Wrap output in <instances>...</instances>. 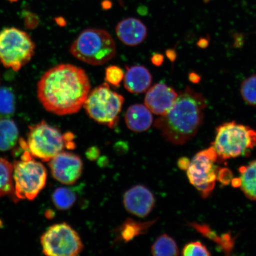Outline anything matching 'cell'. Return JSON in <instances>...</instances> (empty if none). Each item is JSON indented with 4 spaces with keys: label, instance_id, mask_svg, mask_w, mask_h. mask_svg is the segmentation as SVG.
Returning <instances> with one entry per match:
<instances>
[{
    "label": "cell",
    "instance_id": "6da1fadb",
    "mask_svg": "<svg viewBox=\"0 0 256 256\" xmlns=\"http://www.w3.org/2000/svg\"><path fill=\"white\" fill-rule=\"evenodd\" d=\"M88 76L79 67L62 64L48 71L38 84V98L48 112L59 116L78 113L90 92Z\"/></svg>",
    "mask_w": 256,
    "mask_h": 256
},
{
    "label": "cell",
    "instance_id": "7a4b0ae2",
    "mask_svg": "<svg viewBox=\"0 0 256 256\" xmlns=\"http://www.w3.org/2000/svg\"><path fill=\"white\" fill-rule=\"evenodd\" d=\"M207 101L202 94L188 87L178 94L172 107L155 122L167 142L183 146L196 136L203 124Z\"/></svg>",
    "mask_w": 256,
    "mask_h": 256
},
{
    "label": "cell",
    "instance_id": "3957f363",
    "mask_svg": "<svg viewBox=\"0 0 256 256\" xmlns=\"http://www.w3.org/2000/svg\"><path fill=\"white\" fill-rule=\"evenodd\" d=\"M72 55L94 66H103L116 55V46L107 31L88 28L79 35L71 47Z\"/></svg>",
    "mask_w": 256,
    "mask_h": 256
},
{
    "label": "cell",
    "instance_id": "277c9868",
    "mask_svg": "<svg viewBox=\"0 0 256 256\" xmlns=\"http://www.w3.org/2000/svg\"><path fill=\"white\" fill-rule=\"evenodd\" d=\"M212 146L218 162L247 156L256 146V131L235 122L223 124L216 128Z\"/></svg>",
    "mask_w": 256,
    "mask_h": 256
},
{
    "label": "cell",
    "instance_id": "5b68a950",
    "mask_svg": "<svg viewBox=\"0 0 256 256\" xmlns=\"http://www.w3.org/2000/svg\"><path fill=\"white\" fill-rule=\"evenodd\" d=\"M74 140L73 134H62L60 130L43 121L30 127L28 149L32 156L48 162L65 148L74 149L76 144Z\"/></svg>",
    "mask_w": 256,
    "mask_h": 256
},
{
    "label": "cell",
    "instance_id": "8992f818",
    "mask_svg": "<svg viewBox=\"0 0 256 256\" xmlns=\"http://www.w3.org/2000/svg\"><path fill=\"white\" fill-rule=\"evenodd\" d=\"M124 102L123 96L112 91L105 82L90 92L83 107L91 119L112 129L119 123Z\"/></svg>",
    "mask_w": 256,
    "mask_h": 256
},
{
    "label": "cell",
    "instance_id": "52a82bcc",
    "mask_svg": "<svg viewBox=\"0 0 256 256\" xmlns=\"http://www.w3.org/2000/svg\"><path fill=\"white\" fill-rule=\"evenodd\" d=\"M25 150L21 160L14 166L15 196L18 200H34L46 184V168Z\"/></svg>",
    "mask_w": 256,
    "mask_h": 256
},
{
    "label": "cell",
    "instance_id": "ba28073f",
    "mask_svg": "<svg viewBox=\"0 0 256 256\" xmlns=\"http://www.w3.org/2000/svg\"><path fill=\"white\" fill-rule=\"evenodd\" d=\"M35 44L24 31L8 28L0 33V60L6 68L18 72L30 62Z\"/></svg>",
    "mask_w": 256,
    "mask_h": 256
},
{
    "label": "cell",
    "instance_id": "9c48e42d",
    "mask_svg": "<svg viewBox=\"0 0 256 256\" xmlns=\"http://www.w3.org/2000/svg\"><path fill=\"white\" fill-rule=\"evenodd\" d=\"M218 158L213 146L198 152L187 170L190 183L204 198L210 196L215 188L219 168L216 166Z\"/></svg>",
    "mask_w": 256,
    "mask_h": 256
},
{
    "label": "cell",
    "instance_id": "30bf717a",
    "mask_svg": "<svg viewBox=\"0 0 256 256\" xmlns=\"http://www.w3.org/2000/svg\"><path fill=\"white\" fill-rule=\"evenodd\" d=\"M40 242L44 254L50 256H78L84 248L78 234L66 223L50 226Z\"/></svg>",
    "mask_w": 256,
    "mask_h": 256
},
{
    "label": "cell",
    "instance_id": "8fae6325",
    "mask_svg": "<svg viewBox=\"0 0 256 256\" xmlns=\"http://www.w3.org/2000/svg\"><path fill=\"white\" fill-rule=\"evenodd\" d=\"M50 167L56 180L64 184L72 185L82 177L84 164L75 154L62 152L50 160Z\"/></svg>",
    "mask_w": 256,
    "mask_h": 256
},
{
    "label": "cell",
    "instance_id": "7c38bea8",
    "mask_svg": "<svg viewBox=\"0 0 256 256\" xmlns=\"http://www.w3.org/2000/svg\"><path fill=\"white\" fill-rule=\"evenodd\" d=\"M124 204L128 212L138 217L146 218L154 208L156 198L148 188L136 185L126 192Z\"/></svg>",
    "mask_w": 256,
    "mask_h": 256
},
{
    "label": "cell",
    "instance_id": "4fadbf2b",
    "mask_svg": "<svg viewBox=\"0 0 256 256\" xmlns=\"http://www.w3.org/2000/svg\"><path fill=\"white\" fill-rule=\"evenodd\" d=\"M178 94L164 83H158L149 88L145 105L153 114L164 116L174 104Z\"/></svg>",
    "mask_w": 256,
    "mask_h": 256
},
{
    "label": "cell",
    "instance_id": "5bb4252c",
    "mask_svg": "<svg viewBox=\"0 0 256 256\" xmlns=\"http://www.w3.org/2000/svg\"><path fill=\"white\" fill-rule=\"evenodd\" d=\"M119 40L128 46H136L144 42L148 35L145 24L136 18H128L122 20L116 27Z\"/></svg>",
    "mask_w": 256,
    "mask_h": 256
},
{
    "label": "cell",
    "instance_id": "9a60e30c",
    "mask_svg": "<svg viewBox=\"0 0 256 256\" xmlns=\"http://www.w3.org/2000/svg\"><path fill=\"white\" fill-rule=\"evenodd\" d=\"M124 81L128 92L132 94H142L148 90L152 76L145 66H136L127 68Z\"/></svg>",
    "mask_w": 256,
    "mask_h": 256
},
{
    "label": "cell",
    "instance_id": "2e32d148",
    "mask_svg": "<svg viewBox=\"0 0 256 256\" xmlns=\"http://www.w3.org/2000/svg\"><path fill=\"white\" fill-rule=\"evenodd\" d=\"M126 122L129 130L136 133L146 132L153 124V115L146 105L136 104L128 108Z\"/></svg>",
    "mask_w": 256,
    "mask_h": 256
},
{
    "label": "cell",
    "instance_id": "e0dca14e",
    "mask_svg": "<svg viewBox=\"0 0 256 256\" xmlns=\"http://www.w3.org/2000/svg\"><path fill=\"white\" fill-rule=\"evenodd\" d=\"M156 222L158 220H156L152 222H140L132 219H127L118 229L117 239L119 241L126 242L132 241L138 236L146 234Z\"/></svg>",
    "mask_w": 256,
    "mask_h": 256
},
{
    "label": "cell",
    "instance_id": "ac0fdd59",
    "mask_svg": "<svg viewBox=\"0 0 256 256\" xmlns=\"http://www.w3.org/2000/svg\"><path fill=\"white\" fill-rule=\"evenodd\" d=\"M240 177L236 178L238 187L249 200H256V160L240 168Z\"/></svg>",
    "mask_w": 256,
    "mask_h": 256
},
{
    "label": "cell",
    "instance_id": "d6986e66",
    "mask_svg": "<svg viewBox=\"0 0 256 256\" xmlns=\"http://www.w3.org/2000/svg\"><path fill=\"white\" fill-rule=\"evenodd\" d=\"M19 132L14 121L8 119L0 120V151L8 152L16 146Z\"/></svg>",
    "mask_w": 256,
    "mask_h": 256
},
{
    "label": "cell",
    "instance_id": "ffe728a7",
    "mask_svg": "<svg viewBox=\"0 0 256 256\" xmlns=\"http://www.w3.org/2000/svg\"><path fill=\"white\" fill-rule=\"evenodd\" d=\"M190 226L206 238L212 240L218 244H219L226 254H231L235 242L234 240L232 238V236L230 234H226L220 236L218 235L216 232H214L210 227L206 225V224L193 222L190 224Z\"/></svg>",
    "mask_w": 256,
    "mask_h": 256
},
{
    "label": "cell",
    "instance_id": "44dd1931",
    "mask_svg": "<svg viewBox=\"0 0 256 256\" xmlns=\"http://www.w3.org/2000/svg\"><path fill=\"white\" fill-rule=\"evenodd\" d=\"M14 167L8 160L0 158V197L15 194Z\"/></svg>",
    "mask_w": 256,
    "mask_h": 256
},
{
    "label": "cell",
    "instance_id": "7402d4cb",
    "mask_svg": "<svg viewBox=\"0 0 256 256\" xmlns=\"http://www.w3.org/2000/svg\"><path fill=\"white\" fill-rule=\"evenodd\" d=\"M152 252L155 256H176L179 255V249L175 240L167 234H164L154 243Z\"/></svg>",
    "mask_w": 256,
    "mask_h": 256
},
{
    "label": "cell",
    "instance_id": "603a6c76",
    "mask_svg": "<svg viewBox=\"0 0 256 256\" xmlns=\"http://www.w3.org/2000/svg\"><path fill=\"white\" fill-rule=\"evenodd\" d=\"M52 201L57 209L60 210H68L74 206L76 194L71 188H58L52 194Z\"/></svg>",
    "mask_w": 256,
    "mask_h": 256
},
{
    "label": "cell",
    "instance_id": "cb8c5ba5",
    "mask_svg": "<svg viewBox=\"0 0 256 256\" xmlns=\"http://www.w3.org/2000/svg\"><path fill=\"white\" fill-rule=\"evenodd\" d=\"M16 110V98L10 88H0V120L14 116Z\"/></svg>",
    "mask_w": 256,
    "mask_h": 256
},
{
    "label": "cell",
    "instance_id": "d4e9b609",
    "mask_svg": "<svg viewBox=\"0 0 256 256\" xmlns=\"http://www.w3.org/2000/svg\"><path fill=\"white\" fill-rule=\"evenodd\" d=\"M241 94L246 104L256 106V75L249 76L242 82Z\"/></svg>",
    "mask_w": 256,
    "mask_h": 256
},
{
    "label": "cell",
    "instance_id": "484cf974",
    "mask_svg": "<svg viewBox=\"0 0 256 256\" xmlns=\"http://www.w3.org/2000/svg\"><path fill=\"white\" fill-rule=\"evenodd\" d=\"M124 76V73L119 66H110L106 70V82L114 87H119Z\"/></svg>",
    "mask_w": 256,
    "mask_h": 256
},
{
    "label": "cell",
    "instance_id": "4316f807",
    "mask_svg": "<svg viewBox=\"0 0 256 256\" xmlns=\"http://www.w3.org/2000/svg\"><path fill=\"white\" fill-rule=\"evenodd\" d=\"M182 255L191 256H211V254L206 246L199 242H191L186 245L182 250Z\"/></svg>",
    "mask_w": 256,
    "mask_h": 256
},
{
    "label": "cell",
    "instance_id": "83f0119b",
    "mask_svg": "<svg viewBox=\"0 0 256 256\" xmlns=\"http://www.w3.org/2000/svg\"><path fill=\"white\" fill-rule=\"evenodd\" d=\"M232 174L229 170L226 168H219L217 180H219L224 184H227L232 180Z\"/></svg>",
    "mask_w": 256,
    "mask_h": 256
},
{
    "label": "cell",
    "instance_id": "f1b7e54d",
    "mask_svg": "<svg viewBox=\"0 0 256 256\" xmlns=\"http://www.w3.org/2000/svg\"><path fill=\"white\" fill-rule=\"evenodd\" d=\"M87 158L91 161H94L97 160L100 156V150L97 147H92L89 148L87 152H86Z\"/></svg>",
    "mask_w": 256,
    "mask_h": 256
},
{
    "label": "cell",
    "instance_id": "f546056e",
    "mask_svg": "<svg viewBox=\"0 0 256 256\" xmlns=\"http://www.w3.org/2000/svg\"><path fill=\"white\" fill-rule=\"evenodd\" d=\"M164 56L159 54H155L152 58V63L156 66H162V64L164 62Z\"/></svg>",
    "mask_w": 256,
    "mask_h": 256
},
{
    "label": "cell",
    "instance_id": "4dcf8cb0",
    "mask_svg": "<svg viewBox=\"0 0 256 256\" xmlns=\"http://www.w3.org/2000/svg\"><path fill=\"white\" fill-rule=\"evenodd\" d=\"M190 163V160L186 158H183L179 159L178 166L182 170L187 171Z\"/></svg>",
    "mask_w": 256,
    "mask_h": 256
},
{
    "label": "cell",
    "instance_id": "1f68e13d",
    "mask_svg": "<svg viewBox=\"0 0 256 256\" xmlns=\"http://www.w3.org/2000/svg\"><path fill=\"white\" fill-rule=\"evenodd\" d=\"M112 2L110 1H108V0H106V1L102 2V7H103L104 9H110L112 8Z\"/></svg>",
    "mask_w": 256,
    "mask_h": 256
},
{
    "label": "cell",
    "instance_id": "d6a6232c",
    "mask_svg": "<svg viewBox=\"0 0 256 256\" xmlns=\"http://www.w3.org/2000/svg\"><path fill=\"white\" fill-rule=\"evenodd\" d=\"M167 56L170 60L174 62L176 59V55L174 52L172 50H169L167 52Z\"/></svg>",
    "mask_w": 256,
    "mask_h": 256
}]
</instances>
